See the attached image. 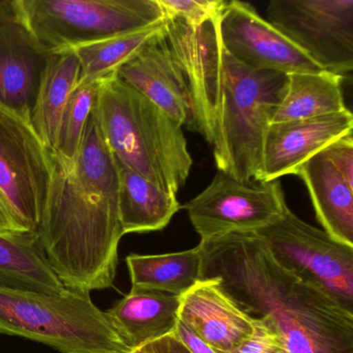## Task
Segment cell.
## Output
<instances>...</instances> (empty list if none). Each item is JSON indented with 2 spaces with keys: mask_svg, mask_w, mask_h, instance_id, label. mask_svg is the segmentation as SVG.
Wrapping results in <instances>:
<instances>
[{
  "mask_svg": "<svg viewBox=\"0 0 353 353\" xmlns=\"http://www.w3.org/2000/svg\"><path fill=\"white\" fill-rule=\"evenodd\" d=\"M181 295L156 290L132 289L106 312L111 324L130 349L173 334Z\"/></svg>",
  "mask_w": 353,
  "mask_h": 353,
  "instance_id": "cell-17",
  "label": "cell"
},
{
  "mask_svg": "<svg viewBox=\"0 0 353 353\" xmlns=\"http://www.w3.org/2000/svg\"><path fill=\"white\" fill-rule=\"evenodd\" d=\"M179 317L220 352L233 350L254 332V318L227 294L218 279H201L181 294Z\"/></svg>",
  "mask_w": 353,
  "mask_h": 353,
  "instance_id": "cell-15",
  "label": "cell"
},
{
  "mask_svg": "<svg viewBox=\"0 0 353 353\" xmlns=\"http://www.w3.org/2000/svg\"><path fill=\"white\" fill-rule=\"evenodd\" d=\"M104 79L80 82L72 92L59 123L57 146L53 152L57 156L71 162L75 160Z\"/></svg>",
  "mask_w": 353,
  "mask_h": 353,
  "instance_id": "cell-25",
  "label": "cell"
},
{
  "mask_svg": "<svg viewBox=\"0 0 353 353\" xmlns=\"http://www.w3.org/2000/svg\"><path fill=\"white\" fill-rule=\"evenodd\" d=\"M164 28L165 19L143 30L70 49L80 63L78 83L114 75L121 65L135 57Z\"/></svg>",
  "mask_w": 353,
  "mask_h": 353,
  "instance_id": "cell-24",
  "label": "cell"
},
{
  "mask_svg": "<svg viewBox=\"0 0 353 353\" xmlns=\"http://www.w3.org/2000/svg\"><path fill=\"white\" fill-rule=\"evenodd\" d=\"M280 181H243L218 170L212 183L183 205L201 241L232 232H255L284 212Z\"/></svg>",
  "mask_w": 353,
  "mask_h": 353,
  "instance_id": "cell-11",
  "label": "cell"
},
{
  "mask_svg": "<svg viewBox=\"0 0 353 353\" xmlns=\"http://www.w3.org/2000/svg\"><path fill=\"white\" fill-rule=\"evenodd\" d=\"M201 279H218L250 317H268L289 353H353V314L279 265L256 232L197 245Z\"/></svg>",
  "mask_w": 353,
  "mask_h": 353,
  "instance_id": "cell-2",
  "label": "cell"
},
{
  "mask_svg": "<svg viewBox=\"0 0 353 353\" xmlns=\"http://www.w3.org/2000/svg\"><path fill=\"white\" fill-rule=\"evenodd\" d=\"M0 287L50 294L65 290L43 252L38 233L0 231Z\"/></svg>",
  "mask_w": 353,
  "mask_h": 353,
  "instance_id": "cell-20",
  "label": "cell"
},
{
  "mask_svg": "<svg viewBox=\"0 0 353 353\" xmlns=\"http://www.w3.org/2000/svg\"><path fill=\"white\" fill-rule=\"evenodd\" d=\"M173 334L185 344L192 353H218L212 347L208 346L197 334H194L181 320L179 319Z\"/></svg>",
  "mask_w": 353,
  "mask_h": 353,
  "instance_id": "cell-30",
  "label": "cell"
},
{
  "mask_svg": "<svg viewBox=\"0 0 353 353\" xmlns=\"http://www.w3.org/2000/svg\"><path fill=\"white\" fill-rule=\"evenodd\" d=\"M16 17L14 0H0V23Z\"/></svg>",
  "mask_w": 353,
  "mask_h": 353,
  "instance_id": "cell-32",
  "label": "cell"
},
{
  "mask_svg": "<svg viewBox=\"0 0 353 353\" xmlns=\"http://www.w3.org/2000/svg\"><path fill=\"white\" fill-rule=\"evenodd\" d=\"M51 52L17 17L0 23V106L32 123V113Z\"/></svg>",
  "mask_w": 353,
  "mask_h": 353,
  "instance_id": "cell-16",
  "label": "cell"
},
{
  "mask_svg": "<svg viewBox=\"0 0 353 353\" xmlns=\"http://www.w3.org/2000/svg\"><path fill=\"white\" fill-rule=\"evenodd\" d=\"M132 289L181 295L201 280L202 259L198 247L162 255L128 256Z\"/></svg>",
  "mask_w": 353,
  "mask_h": 353,
  "instance_id": "cell-23",
  "label": "cell"
},
{
  "mask_svg": "<svg viewBox=\"0 0 353 353\" xmlns=\"http://www.w3.org/2000/svg\"><path fill=\"white\" fill-rule=\"evenodd\" d=\"M342 76L321 71L288 75L286 92L272 123L315 119L348 110Z\"/></svg>",
  "mask_w": 353,
  "mask_h": 353,
  "instance_id": "cell-22",
  "label": "cell"
},
{
  "mask_svg": "<svg viewBox=\"0 0 353 353\" xmlns=\"http://www.w3.org/2000/svg\"><path fill=\"white\" fill-rule=\"evenodd\" d=\"M223 49L252 71L316 73L320 69L254 7L243 1H226L219 16Z\"/></svg>",
  "mask_w": 353,
  "mask_h": 353,
  "instance_id": "cell-12",
  "label": "cell"
},
{
  "mask_svg": "<svg viewBox=\"0 0 353 353\" xmlns=\"http://www.w3.org/2000/svg\"><path fill=\"white\" fill-rule=\"evenodd\" d=\"M119 169L92 110L75 160L52 152V174L38 235L65 288L90 293L111 288L123 236Z\"/></svg>",
  "mask_w": 353,
  "mask_h": 353,
  "instance_id": "cell-1",
  "label": "cell"
},
{
  "mask_svg": "<svg viewBox=\"0 0 353 353\" xmlns=\"http://www.w3.org/2000/svg\"><path fill=\"white\" fill-rule=\"evenodd\" d=\"M80 63L72 50L51 52L32 113V125L47 148L54 152L63 109L79 82Z\"/></svg>",
  "mask_w": 353,
  "mask_h": 353,
  "instance_id": "cell-21",
  "label": "cell"
},
{
  "mask_svg": "<svg viewBox=\"0 0 353 353\" xmlns=\"http://www.w3.org/2000/svg\"><path fill=\"white\" fill-rule=\"evenodd\" d=\"M322 154L340 173L347 185L353 188V136L347 134L326 146Z\"/></svg>",
  "mask_w": 353,
  "mask_h": 353,
  "instance_id": "cell-28",
  "label": "cell"
},
{
  "mask_svg": "<svg viewBox=\"0 0 353 353\" xmlns=\"http://www.w3.org/2000/svg\"><path fill=\"white\" fill-rule=\"evenodd\" d=\"M165 16L179 18L191 24L203 23L218 17L224 8V0H159Z\"/></svg>",
  "mask_w": 353,
  "mask_h": 353,
  "instance_id": "cell-26",
  "label": "cell"
},
{
  "mask_svg": "<svg viewBox=\"0 0 353 353\" xmlns=\"http://www.w3.org/2000/svg\"><path fill=\"white\" fill-rule=\"evenodd\" d=\"M130 353H192L174 334H166L162 338L150 341Z\"/></svg>",
  "mask_w": 353,
  "mask_h": 353,
  "instance_id": "cell-29",
  "label": "cell"
},
{
  "mask_svg": "<svg viewBox=\"0 0 353 353\" xmlns=\"http://www.w3.org/2000/svg\"><path fill=\"white\" fill-rule=\"evenodd\" d=\"M219 16L200 24L165 16L167 43L189 88L194 132L212 148L218 143L223 96Z\"/></svg>",
  "mask_w": 353,
  "mask_h": 353,
  "instance_id": "cell-10",
  "label": "cell"
},
{
  "mask_svg": "<svg viewBox=\"0 0 353 353\" xmlns=\"http://www.w3.org/2000/svg\"><path fill=\"white\" fill-rule=\"evenodd\" d=\"M117 169L119 220L123 234L164 229L181 210L176 195L163 191L123 165L117 164Z\"/></svg>",
  "mask_w": 353,
  "mask_h": 353,
  "instance_id": "cell-19",
  "label": "cell"
},
{
  "mask_svg": "<svg viewBox=\"0 0 353 353\" xmlns=\"http://www.w3.org/2000/svg\"><path fill=\"white\" fill-rule=\"evenodd\" d=\"M220 132L214 157L218 170L243 181H258L264 138L280 106L288 75L252 71L223 49Z\"/></svg>",
  "mask_w": 353,
  "mask_h": 353,
  "instance_id": "cell-5",
  "label": "cell"
},
{
  "mask_svg": "<svg viewBox=\"0 0 353 353\" xmlns=\"http://www.w3.org/2000/svg\"><path fill=\"white\" fill-rule=\"evenodd\" d=\"M117 77L143 94L181 127L194 132L189 88L165 37V28L135 57L121 65Z\"/></svg>",
  "mask_w": 353,
  "mask_h": 353,
  "instance_id": "cell-14",
  "label": "cell"
},
{
  "mask_svg": "<svg viewBox=\"0 0 353 353\" xmlns=\"http://www.w3.org/2000/svg\"><path fill=\"white\" fill-rule=\"evenodd\" d=\"M268 22L320 69L339 76L353 69V0H272Z\"/></svg>",
  "mask_w": 353,
  "mask_h": 353,
  "instance_id": "cell-9",
  "label": "cell"
},
{
  "mask_svg": "<svg viewBox=\"0 0 353 353\" xmlns=\"http://www.w3.org/2000/svg\"><path fill=\"white\" fill-rule=\"evenodd\" d=\"M0 231L3 232H23L18 226L9 204L0 193Z\"/></svg>",
  "mask_w": 353,
  "mask_h": 353,
  "instance_id": "cell-31",
  "label": "cell"
},
{
  "mask_svg": "<svg viewBox=\"0 0 353 353\" xmlns=\"http://www.w3.org/2000/svg\"><path fill=\"white\" fill-rule=\"evenodd\" d=\"M16 17L48 52L70 50L165 19L159 0H14Z\"/></svg>",
  "mask_w": 353,
  "mask_h": 353,
  "instance_id": "cell-6",
  "label": "cell"
},
{
  "mask_svg": "<svg viewBox=\"0 0 353 353\" xmlns=\"http://www.w3.org/2000/svg\"><path fill=\"white\" fill-rule=\"evenodd\" d=\"M52 174V152L32 123L0 106V193L23 232H38Z\"/></svg>",
  "mask_w": 353,
  "mask_h": 353,
  "instance_id": "cell-8",
  "label": "cell"
},
{
  "mask_svg": "<svg viewBox=\"0 0 353 353\" xmlns=\"http://www.w3.org/2000/svg\"><path fill=\"white\" fill-rule=\"evenodd\" d=\"M0 334L21 336L61 353H130L90 293L57 294L0 287Z\"/></svg>",
  "mask_w": 353,
  "mask_h": 353,
  "instance_id": "cell-4",
  "label": "cell"
},
{
  "mask_svg": "<svg viewBox=\"0 0 353 353\" xmlns=\"http://www.w3.org/2000/svg\"><path fill=\"white\" fill-rule=\"evenodd\" d=\"M349 110L315 119L272 123L264 138L257 181H278L294 174L299 167L339 138L352 133Z\"/></svg>",
  "mask_w": 353,
  "mask_h": 353,
  "instance_id": "cell-13",
  "label": "cell"
},
{
  "mask_svg": "<svg viewBox=\"0 0 353 353\" xmlns=\"http://www.w3.org/2000/svg\"><path fill=\"white\" fill-rule=\"evenodd\" d=\"M295 175L305 183L323 230L340 243L353 247V188L322 152L303 163Z\"/></svg>",
  "mask_w": 353,
  "mask_h": 353,
  "instance_id": "cell-18",
  "label": "cell"
},
{
  "mask_svg": "<svg viewBox=\"0 0 353 353\" xmlns=\"http://www.w3.org/2000/svg\"><path fill=\"white\" fill-rule=\"evenodd\" d=\"M218 353H289L280 332L268 317L254 318V332L239 347L229 352Z\"/></svg>",
  "mask_w": 353,
  "mask_h": 353,
  "instance_id": "cell-27",
  "label": "cell"
},
{
  "mask_svg": "<svg viewBox=\"0 0 353 353\" xmlns=\"http://www.w3.org/2000/svg\"><path fill=\"white\" fill-rule=\"evenodd\" d=\"M255 232L279 265L353 314V247L307 224L287 205L280 219Z\"/></svg>",
  "mask_w": 353,
  "mask_h": 353,
  "instance_id": "cell-7",
  "label": "cell"
},
{
  "mask_svg": "<svg viewBox=\"0 0 353 353\" xmlns=\"http://www.w3.org/2000/svg\"><path fill=\"white\" fill-rule=\"evenodd\" d=\"M96 112L115 162L176 195L193 165L183 127L117 74L103 81Z\"/></svg>",
  "mask_w": 353,
  "mask_h": 353,
  "instance_id": "cell-3",
  "label": "cell"
}]
</instances>
